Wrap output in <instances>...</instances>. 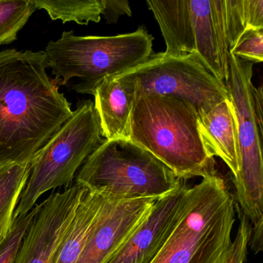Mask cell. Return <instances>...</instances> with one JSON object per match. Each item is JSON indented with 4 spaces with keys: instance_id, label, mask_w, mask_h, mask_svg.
I'll return each mask as SVG.
<instances>
[{
    "instance_id": "obj_1",
    "label": "cell",
    "mask_w": 263,
    "mask_h": 263,
    "mask_svg": "<svg viewBox=\"0 0 263 263\" xmlns=\"http://www.w3.org/2000/svg\"><path fill=\"white\" fill-rule=\"evenodd\" d=\"M44 50L0 52V166L30 163L71 118Z\"/></svg>"
},
{
    "instance_id": "obj_2",
    "label": "cell",
    "mask_w": 263,
    "mask_h": 263,
    "mask_svg": "<svg viewBox=\"0 0 263 263\" xmlns=\"http://www.w3.org/2000/svg\"><path fill=\"white\" fill-rule=\"evenodd\" d=\"M129 139L184 180L217 174L198 130L196 110L173 97L135 95Z\"/></svg>"
},
{
    "instance_id": "obj_3",
    "label": "cell",
    "mask_w": 263,
    "mask_h": 263,
    "mask_svg": "<svg viewBox=\"0 0 263 263\" xmlns=\"http://www.w3.org/2000/svg\"><path fill=\"white\" fill-rule=\"evenodd\" d=\"M235 200L218 174L189 187L179 217L152 263H224L232 245Z\"/></svg>"
},
{
    "instance_id": "obj_4",
    "label": "cell",
    "mask_w": 263,
    "mask_h": 263,
    "mask_svg": "<svg viewBox=\"0 0 263 263\" xmlns=\"http://www.w3.org/2000/svg\"><path fill=\"white\" fill-rule=\"evenodd\" d=\"M153 36L144 29L111 36H75L64 31L57 41H50L44 50L48 67L59 85L72 79L80 93L93 95L106 78L118 76L145 62L153 54Z\"/></svg>"
},
{
    "instance_id": "obj_5",
    "label": "cell",
    "mask_w": 263,
    "mask_h": 263,
    "mask_svg": "<svg viewBox=\"0 0 263 263\" xmlns=\"http://www.w3.org/2000/svg\"><path fill=\"white\" fill-rule=\"evenodd\" d=\"M183 181L130 139H104L76 178V183L110 201L159 199L178 189Z\"/></svg>"
},
{
    "instance_id": "obj_6",
    "label": "cell",
    "mask_w": 263,
    "mask_h": 263,
    "mask_svg": "<svg viewBox=\"0 0 263 263\" xmlns=\"http://www.w3.org/2000/svg\"><path fill=\"white\" fill-rule=\"evenodd\" d=\"M167 54H195L222 82L229 77L226 0H147Z\"/></svg>"
},
{
    "instance_id": "obj_7",
    "label": "cell",
    "mask_w": 263,
    "mask_h": 263,
    "mask_svg": "<svg viewBox=\"0 0 263 263\" xmlns=\"http://www.w3.org/2000/svg\"><path fill=\"white\" fill-rule=\"evenodd\" d=\"M253 63L229 53V77L224 82L235 114L240 156V172L233 179L237 200L243 215L251 221L250 241L258 252L262 249L263 130L254 109Z\"/></svg>"
},
{
    "instance_id": "obj_8",
    "label": "cell",
    "mask_w": 263,
    "mask_h": 263,
    "mask_svg": "<svg viewBox=\"0 0 263 263\" xmlns=\"http://www.w3.org/2000/svg\"><path fill=\"white\" fill-rule=\"evenodd\" d=\"M101 125L91 101H82L71 118L49 140L30 163V175L13 220L32 210L46 192L69 187L75 174L103 142Z\"/></svg>"
},
{
    "instance_id": "obj_9",
    "label": "cell",
    "mask_w": 263,
    "mask_h": 263,
    "mask_svg": "<svg viewBox=\"0 0 263 263\" xmlns=\"http://www.w3.org/2000/svg\"><path fill=\"white\" fill-rule=\"evenodd\" d=\"M135 87V95L173 97L187 101L198 117L230 100L226 84L195 54H152L145 62L116 76Z\"/></svg>"
},
{
    "instance_id": "obj_10",
    "label": "cell",
    "mask_w": 263,
    "mask_h": 263,
    "mask_svg": "<svg viewBox=\"0 0 263 263\" xmlns=\"http://www.w3.org/2000/svg\"><path fill=\"white\" fill-rule=\"evenodd\" d=\"M87 190L75 183L43 201L24 235L14 263H50Z\"/></svg>"
},
{
    "instance_id": "obj_11",
    "label": "cell",
    "mask_w": 263,
    "mask_h": 263,
    "mask_svg": "<svg viewBox=\"0 0 263 263\" xmlns=\"http://www.w3.org/2000/svg\"><path fill=\"white\" fill-rule=\"evenodd\" d=\"M157 200L107 199L76 263H105L142 222Z\"/></svg>"
},
{
    "instance_id": "obj_12",
    "label": "cell",
    "mask_w": 263,
    "mask_h": 263,
    "mask_svg": "<svg viewBox=\"0 0 263 263\" xmlns=\"http://www.w3.org/2000/svg\"><path fill=\"white\" fill-rule=\"evenodd\" d=\"M187 189L183 182L157 200L142 222L105 263H152L179 217Z\"/></svg>"
},
{
    "instance_id": "obj_13",
    "label": "cell",
    "mask_w": 263,
    "mask_h": 263,
    "mask_svg": "<svg viewBox=\"0 0 263 263\" xmlns=\"http://www.w3.org/2000/svg\"><path fill=\"white\" fill-rule=\"evenodd\" d=\"M92 95L101 136L105 140L129 139V124L135 100L133 84L116 76L106 78Z\"/></svg>"
},
{
    "instance_id": "obj_14",
    "label": "cell",
    "mask_w": 263,
    "mask_h": 263,
    "mask_svg": "<svg viewBox=\"0 0 263 263\" xmlns=\"http://www.w3.org/2000/svg\"><path fill=\"white\" fill-rule=\"evenodd\" d=\"M198 118V130L208 154L222 160L235 179L240 172V156L236 121L230 100Z\"/></svg>"
},
{
    "instance_id": "obj_15",
    "label": "cell",
    "mask_w": 263,
    "mask_h": 263,
    "mask_svg": "<svg viewBox=\"0 0 263 263\" xmlns=\"http://www.w3.org/2000/svg\"><path fill=\"white\" fill-rule=\"evenodd\" d=\"M107 200L99 192L87 189L68 229L55 249L50 263L77 262L98 214Z\"/></svg>"
},
{
    "instance_id": "obj_16",
    "label": "cell",
    "mask_w": 263,
    "mask_h": 263,
    "mask_svg": "<svg viewBox=\"0 0 263 263\" xmlns=\"http://www.w3.org/2000/svg\"><path fill=\"white\" fill-rule=\"evenodd\" d=\"M30 175V163L0 166V241L10 232L13 215Z\"/></svg>"
},
{
    "instance_id": "obj_17",
    "label": "cell",
    "mask_w": 263,
    "mask_h": 263,
    "mask_svg": "<svg viewBox=\"0 0 263 263\" xmlns=\"http://www.w3.org/2000/svg\"><path fill=\"white\" fill-rule=\"evenodd\" d=\"M36 10H44L53 21L75 22L80 25L98 23L104 0H33Z\"/></svg>"
},
{
    "instance_id": "obj_18",
    "label": "cell",
    "mask_w": 263,
    "mask_h": 263,
    "mask_svg": "<svg viewBox=\"0 0 263 263\" xmlns=\"http://www.w3.org/2000/svg\"><path fill=\"white\" fill-rule=\"evenodd\" d=\"M229 52L249 29L263 28V0H226Z\"/></svg>"
},
{
    "instance_id": "obj_19",
    "label": "cell",
    "mask_w": 263,
    "mask_h": 263,
    "mask_svg": "<svg viewBox=\"0 0 263 263\" xmlns=\"http://www.w3.org/2000/svg\"><path fill=\"white\" fill-rule=\"evenodd\" d=\"M36 10L33 0H0V46L16 41Z\"/></svg>"
},
{
    "instance_id": "obj_20",
    "label": "cell",
    "mask_w": 263,
    "mask_h": 263,
    "mask_svg": "<svg viewBox=\"0 0 263 263\" xmlns=\"http://www.w3.org/2000/svg\"><path fill=\"white\" fill-rule=\"evenodd\" d=\"M41 204H36L30 212L15 218L10 232L0 241V263H14L24 235L34 217L41 209Z\"/></svg>"
},
{
    "instance_id": "obj_21",
    "label": "cell",
    "mask_w": 263,
    "mask_h": 263,
    "mask_svg": "<svg viewBox=\"0 0 263 263\" xmlns=\"http://www.w3.org/2000/svg\"><path fill=\"white\" fill-rule=\"evenodd\" d=\"M230 53L253 64L262 62L263 28L246 30L231 49Z\"/></svg>"
},
{
    "instance_id": "obj_22",
    "label": "cell",
    "mask_w": 263,
    "mask_h": 263,
    "mask_svg": "<svg viewBox=\"0 0 263 263\" xmlns=\"http://www.w3.org/2000/svg\"><path fill=\"white\" fill-rule=\"evenodd\" d=\"M252 227L248 218L243 215L236 235L232 241L224 263H244L250 242Z\"/></svg>"
},
{
    "instance_id": "obj_23",
    "label": "cell",
    "mask_w": 263,
    "mask_h": 263,
    "mask_svg": "<svg viewBox=\"0 0 263 263\" xmlns=\"http://www.w3.org/2000/svg\"><path fill=\"white\" fill-rule=\"evenodd\" d=\"M128 1L126 0H104L102 15L107 24H115L123 15L132 16Z\"/></svg>"
},
{
    "instance_id": "obj_24",
    "label": "cell",
    "mask_w": 263,
    "mask_h": 263,
    "mask_svg": "<svg viewBox=\"0 0 263 263\" xmlns=\"http://www.w3.org/2000/svg\"><path fill=\"white\" fill-rule=\"evenodd\" d=\"M253 96L254 109L260 128L263 130L262 126V87L260 86L258 88L253 87L252 90Z\"/></svg>"
}]
</instances>
